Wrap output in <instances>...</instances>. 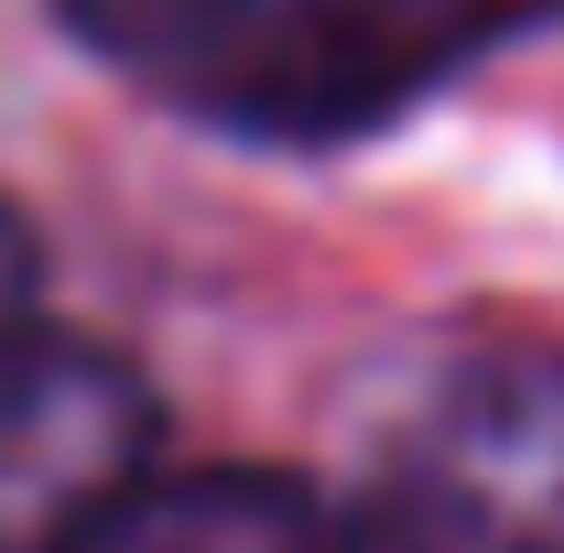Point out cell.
<instances>
[{
    "instance_id": "obj_1",
    "label": "cell",
    "mask_w": 564,
    "mask_h": 553,
    "mask_svg": "<svg viewBox=\"0 0 564 553\" xmlns=\"http://www.w3.org/2000/svg\"><path fill=\"white\" fill-rule=\"evenodd\" d=\"M543 33H564V0H261L174 109L228 141L348 152Z\"/></svg>"
},
{
    "instance_id": "obj_2",
    "label": "cell",
    "mask_w": 564,
    "mask_h": 553,
    "mask_svg": "<svg viewBox=\"0 0 564 553\" xmlns=\"http://www.w3.org/2000/svg\"><path fill=\"white\" fill-rule=\"evenodd\" d=\"M380 553H564V347L467 337L369 456Z\"/></svg>"
},
{
    "instance_id": "obj_3",
    "label": "cell",
    "mask_w": 564,
    "mask_h": 553,
    "mask_svg": "<svg viewBox=\"0 0 564 553\" xmlns=\"http://www.w3.org/2000/svg\"><path fill=\"white\" fill-rule=\"evenodd\" d=\"M163 402L109 337H0V553H66L141 478Z\"/></svg>"
},
{
    "instance_id": "obj_4",
    "label": "cell",
    "mask_w": 564,
    "mask_h": 553,
    "mask_svg": "<svg viewBox=\"0 0 564 553\" xmlns=\"http://www.w3.org/2000/svg\"><path fill=\"white\" fill-rule=\"evenodd\" d=\"M66 553H369V532L293 467H141Z\"/></svg>"
},
{
    "instance_id": "obj_5",
    "label": "cell",
    "mask_w": 564,
    "mask_h": 553,
    "mask_svg": "<svg viewBox=\"0 0 564 553\" xmlns=\"http://www.w3.org/2000/svg\"><path fill=\"white\" fill-rule=\"evenodd\" d=\"M250 11H261V0H55V22H66L98 66L141 76V87H163V98H185V87L239 44Z\"/></svg>"
},
{
    "instance_id": "obj_6",
    "label": "cell",
    "mask_w": 564,
    "mask_h": 553,
    "mask_svg": "<svg viewBox=\"0 0 564 553\" xmlns=\"http://www.w3.org/2000/svg\"><path fill=\"white\" fill-rule=\"evenodd\" d=\"M33 272H44V261H33V228H22L11 196H0V337L33 326Z\"/></svg>"
}]
</instances>
